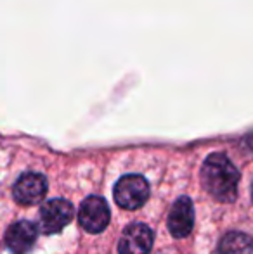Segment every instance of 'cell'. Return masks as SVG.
<instances>
[{"mask_svg":"<svg viewBox=\"0 0 253 254\" xmlns=\"http://www.w3.org/2000/svg\"><path fill=\"white\" fill-rule=\"evenodd\" d=\"M240 171L226 154H210L201 168V180L212 197L220 202H233L238 195Z\"/></svg>","mask_w":253,"mask_h":254,"instance_id":"obj_1","label":"cell"},{"mask_svg":"<svg viewBox=\"0 0 253 254\" xmlns=\"http://www.w3.org/2000/svg\"><path fill=\"white\" fill-rule=\"evenodd\" d=\"M113 195L116 204L123 209H139L149 197V184L141 175H125L116 182Z\"/></svg>","mask_w":253,"mask_h":254,"instance_id":"obj_2","label":"cell"},{"mask_svg":"<svg viewBox=\"0 0 253 254\" xmlns=\"http://www.w3.org/2000/svg\"><path fill=\"white\" fill-rule=\"evenodd\" d=\"M75 216V209L66 199H51L44 202L38 213V225L40 230L47 235L59 234L66 225L71 223Z\"/></svg>","mask_w":253,"mask_h":254,"instance_id":"obj_3","label":"cell"},{"mask_svg":"<svg viewBox=\"0 0 253 254\" xmlns=\"http://www.w3.org/2000/svg\"><path fill=\"white\" fill-rule=\"evenodd\" d=\"M109 207L102 197L90 195L80 206L78 211V223L88 234H99L109 225Z\"/></svg>","mask_w":253,"mask_h":254,"instance_id":"obj_4","label":"cell"},{"mask_svg":"<svg viewBox=\"0 0 253 254\" xmlns=\"http://www.w3.org/2000/svg\"><path fill=\"white\" fill-rule=\"evenodd\" d=\"M155 235L153 230L144 223H134L123 230L120 237V254H149L153 248Z\"/></svg>","mask_w":253,"mask_h":254,"instance_id":"obj_5","label":"cell"},{"mask_svg":"<svg viewBox=\"0 0 253 254\" xmlns=\"http://www.w3.org/2000/svg\"><path fill=\"white\" fill-rule=\"evenodd\" d=\"M47 194V178L40 173H24L16 180L12 195L19 204H37Z\"/></svg>","mask_w":253,"mask_h":254,"instance_id":"obj_6","label":"cell"},{"mask_svg":"<svg viewBox=\"0 0 253 254\" xmlns=\"http://www.w3.org/2000/svg\"><path fill=\"white\" fill-rule=\"evenodd\" d=\"M38 230L31 221L21 220L12 223L5 232V246L12 254H28L33 249Z\"/></svg>","mask_w":253,"mask_h":254,"instance_id":"obj_7","label":"cell"},{"mask_svg":"<svg viewBox=\"0 0 253 254\" xmlns=\"http://www.w3.org/2000/svg\"><path fill=\"white\" fill-rule=\"evenodd\" d=\"M194 225V207L189 197H179L170 209L167 227L175 239H184L191 234Z\"/></svg>","mask_w":253,"mask_h":254,"instance_id":"obj_8","label":"cell"},{"mask_svg":"<svg viewBox=\"0 0 253 254\" xmlns=\"http://www.w3.org/2000/svg\"><path fill=\"white\" fill-rule=\"evenodd\" d=\"M219 254H253V239L243 232H229L220 241Z\"/></svg>","mask_w":253,"mask_h":254,"instance_id":"obj_9","label":"cell"},{"mask_svg":"<svg viewBox=\"0 0 253 254\" xmlns=\"http://www.w3.org/2000/svg\"><path fill=\"white\" fill-rule=\"evenodd\" d=\"M252 199H253V185H252Z\"/></svg>","mask_w":253,"mask_h":254,"instance_id":"obj_10","label":"cell"}]
</instances>
